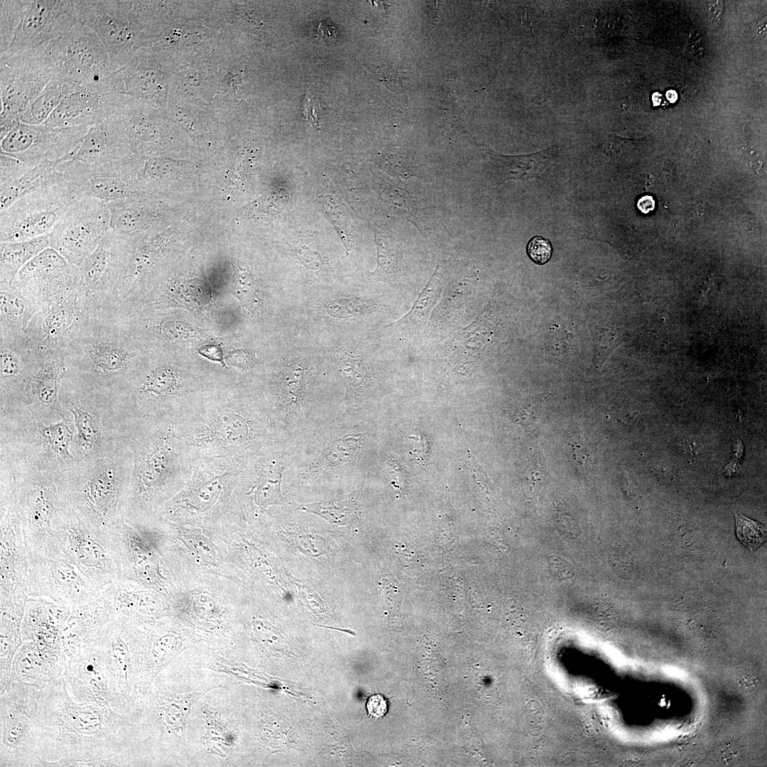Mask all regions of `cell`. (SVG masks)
I'll return each mask as SVG.
<instances>
[{
  "instance_id": "cell-1",
  "label": "cell",
  "mask_w": 767,
  "mask_h": 767,
  "mask_svg": "<svg viewBox=\"0 0 767 767\" xmlns=\"http://www.w3.org/2000/svg\"><path fill=\"white\" fill-rule=\"evenodd\" d=\"M36 735L43 766H143L131 716L75 702L63 675L42 691Z\"/></svg>"
},
{
  "instance_id": "cell-2",
  "label": "cell",
  "mask_w": 767,
  "mask_h": 767,
  "mask_svg": "<svg viewBox=\"0 0 767 767\" xmlns=\"http://www.w3.org/2000/svg\"><path fill=\"white\" fill-rule=\"evenodd\" d=\"M266 410L236 396L202 401L174 422L179 446L190 462L205 457L248 459L273 436Z\"/></svg>"
},
{
  "instance_id": "cell-3",
  "label": "cell",
  "mask_w": 767,
  "mask_h": 767,
  "mask_svg": "<svg viewBox=\"0 0 767 767\" xmlns=\"http://www.w3.org/2000/svg\"><path fill=\"white\" fill-rule=\"evenodd\" d=\"M131 437L134 463L123 517L134 519L149 513L167 494L184 486L190 462L179 446L174 421L137 420Z\"/></svg>"
},
{
  "instance_id": "cell-4",
  "label": "cell",
  "mask_w": 767,
  "mask_h": 767,
  "mask_svg": "<svg viewBox=\"0 0 767 767\" xmlns=\"http://www.w3.org/2000/svg\"><path fill=\"white\" fill-rule=\"evenodd\" d=\"M225 683L201 685L186 692H173L163 669L140 698L131 719L140 734L147 766H169L173 759H193L187 739L191 713L209 692L227 687Z\"/></svg>"
},
{
  "instance_id": "cell-5",
  "label": "cell",
  "mask_w": 767,
  "mask_h": 767,
  "mask_svg": "<svg viewBox=\"0 0 767 767\" xmlns=\"http://www.w3.org/2000/svg\"><path fill=\"white\" fill-rule=\"evenodd\" d=\"M138 357L114 315L89 317L65 354L67 374L110 392L129 381Z\"/></svg>"
},
{
  "instance_id": "cell-6",
  "label": "cell",
  "mask_w": 767,
  "mask_h": 767,
  "mask_svg": "<svg viewBox=\"0 0 767 767\" xmlns=\"http://www.w3.org/2000/svg\"><path fill=\"white\" fill-rule=\"evenodd\" d=\"M116 528L98 531L69 506L55 533L59 547L99 592L124 578Z\"/></svg>"
},
{
  "instance_id": "cell-7",
  "label": "cell",
  "mask_w": 767,
  "mask_h": 767,
  "mask_svg": "<svg viewBox=\"0 0 767 767\" xmlns=\"http://www.w3.org/2000/svg\"><path fill=\"white\" fill-rule=\"evenodd\" d=\"M44 687L11 680L0 692V766H43L38 746V709Z\"/></svg>"
},
{
  "instance_id": "cell-8",
  "label": "cell",
  "mask_w": 767,
  "mask_h": 767,
  "mask_svg": "<svg viewBox=\"0 0 767 767\" xmlns=\"http://www.w3.org/2000/svg\"><path fill=\"white\" fill-rule=\"evenodd\" d=\"M139 625L112 619L102 633L97 647L102 656L113 709L131 715L136 708L141 693Z\"/></svg>"
},
{
  "instance_id": "cell-9",
  "label": "cell",
  "mask_w": 767,
  "mask_h": 767,
  "mask_svg": "<svg viewBox=\"0 0 767 767\" xmlns=\"http://www.w3.org/2000/svg\"><path fill=\"white\" fill-rule=\"evenodd\" d=\"M47 44L0 58L1 127L19 121L55 75Z\"/></svg>"
},
{
  "instance_id": "cell-10",
  "label": "cell",
  "mask_w": 767,
  "mask_h": 767,
  "mask_svg": "<svg viewBox=\"0 0 767 767\" xmlns=\"http://www.w3.org/2000/svg\"><path fill=\"white\" fill-rule=\"evenodd\" d=\"M25 590L30 599L45 600L72 609L100 594L59 545L45 554L28 557Z\"/></svg>"
},
{
  "instance_id": "cell-11",
  "label": "cell",
  "mask_w": 767,
  "mask_h": 767,
  "mask_svg": "<svg viewBox=\"0 0 767 767\" xmlns=\"http://www.w3.org/2000/svg\"><path fill=\"white\" fill-rule=\"evenodd\" d=\"M130 467L102 466L83 480L62 486L70 506L100 531H112L123 519Z\"/></svg>"
},
{
  "instance_id": "cell-12",
  "label": "cell",
  "mask_w": 767,
  "mask_h": 767,
  "mask_svg": "<svg viewBox=\"0 0 767 767\" xmlns=\"http://www.w3.org/2000/svg\"><path fill=\"white\" fill-rule=\"evenodd\" d=\"M75 198L65 180L22 197L1 211L0 243L50 234Z\"/></svg>"
},
{
  "instance_id": "cell-13",
  "label": "cell",
  "mask_w": 767,
  "mask_h": 767,
  "mask_svg": "<svg viewBox=\"0 0 767 767\" xmlns=\"http://www.w3.org/2000/svg\"><path fill=\"white\" fill-rule=\"evenodd\" d=\"M13 499L28 556L53 549L56 529L69 506L61 486L48 480H29L13 489Z\"/></svg>"
},
{
  "instance_id": "cell-14",
  "label": "cell",
  "mask_w": 767,
  "mask_h": 767,
  "mask_svg": "<svg viewBox=\"0 0 767 767\" xmlns=\"http://www.w3.org/2000/svg\"><path fill=\"white\" fill-rule=\"evenodd\" d=\"M80 22L94 31L116 70L126 64L139 40L140 22L148 21L139 1L77 0Z\"/></svg>"
},
{
  "instance_id": "cell-15",
  "label": "cell",
  "mask_w": 767,
  "mask_h": 767,
  "mask_svg": "<svg viewBox=\"0 0 767 767\" xmlns=\"http://www.w3.org/2000/svg\"><path fill=\"white\" fill-rule=\"evenodd\" d=\"M47 46L56 66L55 75L77 91L99 82L116 70L98 36L82 23L48 43Z\"/></svg>"
},
{
  "instance_id": "cell-16",
  "label": "cell",
  "mask_w": 767,
  "mask_h": 767,
  "mask_svg": "<svg viewBox=\"0 0 767 767\" xmlns=\"http://www.w3.org/2000/svg\"><path fill=\"white\" fill-rule=\"evenodd\" d=\"M80 283V268L48 247L21 268L11 285L39 311L75 298Z\"/></svg>"
},
{
  "instance_id": "cell-17",
  "label": "cell",
  "mask_w": 767,
  "mask_h": 767,
  "mask_svg": "<svg viewBox=\"0 0 767 767\" xmlns=\"http://www.w3.org/2000/svg\"><path fill=\"white\" fill-rule=\"evenodd\" d=\"M126 237L110 230L81 266L77 300L88 317L109 314L114 289L131 251Z\"/></svg>"
},
{
  "instance_id": "cell-18",
  "label": "cell",
  "mask_w": 767,
  "mask_h": 767,
  "mask_svg": "<svg viewBox=\"0 0 767 767\" xmlns=\"http://www.w3.org/2000/svg\"><path fill=\"white\" fill-rule=\"evenodd\" d=\"M247 459L236 457H205L190 462L184 489L165 506L164 513L179 511L195 515L209 513L238 484Z\"/></svg>"
},
{
  "instance_id": "cell-19",
  "label": "cell",
  "mask_w": 767,
  "mask_h": 767,
  "mask_svg": "<svg viewBox=\"0 0 767 767\" xmlns=\"http://www.w3.org/2000/svg\"><path fill=\"white\" fill-rule=\"evenodd\" d=\"M110 230L105 203L93 197H77L50 233V247L80 268Z\"/></svg>"
},
{
  "instance_id": "cell-20",
  "label": "cell",
  "mask_w": 767,
  "mask_h": 767,
  "mask_svg": "<svg viewBox=\"0 0 767 767\" xmlns=\"http://www.w3.org/2000/svg\"><path fill=\"white\" fill-rule=\"evenodd\" d=\"M89 127H53L44 123L27 124L20 121L0 138V153L31 164L70 160Z\"/></svg>"
},
{
  "instance_id": "cell-21",
  "label": "cell",
  "mask_w": 767,
  "mask_h": 767,
  "mask_svg": "<svg viewBox=\"0 0 767 767\" xmlns=\"http://www.w3.org/2000/svg\"><path fill=\"white\" fill-rule=\"evenodd\" d=\"M80 22L77 0H28L2 57L41 46L58 38Z\"/></svg>"
},
{
  "instance_id": "cell-22",
  "label": "cell",
  "mask_w": 767,
  "mask_h": 767,
  "mask_svg": "<svg viewBox=\"0 0 767 767\" xmlns=\"http://www.w3.org/2000/svg\"><path fill=\"white\" fill-rule=\"evenodd\" d=\"M88 319L76 296L58 306L38 311L23 335L42 361L52 355L65 356Z\"/></svg>"
},
{
  "instance_id": "cell-23",
  "label": "cell",
  "mask_w": 767,
  "mask_h": 767,
  "mask_svg": "<svg viewBox=\"0 0 767 767\" xmlns=\"http://www.w3.org/2000/svg\"><path fill=\"white\" fill-rule=\"evenodd\" d=\"M58 168L76 198L89 197L107 204L138 194L131 183L126 159L102 164L67 160L60 162Z\"/></svg>"
},
{
  "instance_id": "cell-24",
  "label": "cell",
  "mask_w": 767,
  "mask_h": 767,
  "mask_svg": "<svg viewBox=\"0 0 767 767\" xmlns=\"http://www.w3.org/2000/svg\"><path fill=\"white\" fill-rule=\"evenodd\" d=\"M126 97L100 81L65 97L44 124L53 127L91 126L118 115Z\"/></svg>"
},
{
  "instance_id": "cell-25",
  "label": "cell",
  "mask_w": 767,
  "mask_h": 767,
  "mask_svg": "<svg viewBox=\"0 0 767 767\" xmlns=\"http://www.w3.org/2000/svg\"><path fill=\"white\" fill-rule=\"evenodd\" d=\"M1 506L0 599L26 596L28 556L21 521L13 499Z\"/></svg>"
},
{
  "instance_id": "cell-26",
  "label": "cell",
  "mask_w": 767,
  "mask_h": 767,
  "mask_svg": "<svg viewBox=\"0 0 767 767\" xmlns=\"http://www.w3.org/2000/svg\"><path fill=\"white\" fill-rule=\"evenodd\" d=\"M197 705L201 714L203 729L199 741L198 754L202 757H214L220 766H232L238 739L232 712V698H218L212 696L210 691L198 701Z\"/></svg>"
},
{
  "instance_id": "cell-27",
  "label": "cell",
  "mask_w": 767,
  "mask_h": 767,
  "mask_svg": "<svg viewBox=\"0 0 767 767\" xmlns=\"http://www.w3.org/2000/svg\"><path fill=\"white\" fill-rule=\"evenodd\" d=\"M63 677L67 692L75 702L113 709L102 658L97 646L82 649L71 658L66 663Z\"/></svg>"
},
{
  "instance_id": "cell-28",
  "label": "cell",
  "mask_w": 767,
  "mask_h": 767,
  "mask_svg": "<svg viewBox=\"0 0 767 767\" xmlns=\"http://www.w3.org/2000/svg\"><path fill=\"white\" fill-rule=\"evenodd\" d=\"M273 440L249 457L239 475V481L251 483L247 494L260 508L283 503L281 494L283 474L285 469L283 452L276 450Z\"/></svg>"
},
{
  "instance_id": "cell-29",
  "label": "cell",
  "mask_w": 767,
  "mask_h": 767,
  "mask_svg": "<svg viewBox=\"0 0 767 767\" xmlns=\"http://www.w3.org/2000/svg\"><path fill=\"white\" fill-rule=\"evenodd\" d=\"M111 621L109 604L101 592L96 599L72 609L60 632L66 663L82 649L96 646Z\"/></svg>"
},
{
  "instance_id": "cell-30",
  "label": "cell",
  "mask_w": 767,
  "mask_h": 767,
  "mask_svg": "<svg viewBox=\"0 0 767 767\" xmlns=\"http://www.w3.org/2000/svg\"><path fill=\"white\" fill-rule=\"evenodd\" d=\"M108 90L158 104L164 91V73L156 59L137 56L101 80Z\"/></svg>"
},
{
  "instance_id": "cell-31",
  "label": "cell",
  "mask_w": 767,
  "mask_h": 767,
  "mask_svg": "<svg viewBox=\"0 0 767 767\" xmlns=\"http://www.w3.org/2000/svg\"><path fill=\"white\" fill-rule=\"evenodd\" d=\"M137 530L124 518L117 526L124 578L158 586L163 578L158 550L148 535L141 530Z\"/></svg>"
},
{
  "instance_id": "cell-32",
  "label": "cell",
  "mask_w": 767,
  "mask_h": 767,
  "mask_svg": "<svg viewBox=\"0 0 767 767\" xmlns=\"http://www.w3.org/2000/svg\"><path fill=\"white\" fill-rule=\"evenodd\" d=\"M42 359L25 341L23 335L0 337L1 394L4 398H26L32 376Z\"/></svg>"
},
{
  "instance_id": "cell-33",
  "label": "cell",
  "mask_w": 767,
  "mask_h": 767,
  "mask_svg": "<svg viewBox=\"0 0 767 767\" xmlns=\"http://www.w3.org/2000/svg\"><path fill=\"white\" fill-rule=\"evenodd\" d=\"M65 667L66 658L61 646L25 641L14 655L11 680L45 687L53 680L62 676Z\"/></svg>"
},
{
  "instance_id": "cell-34",
  "label": "cell",
  "mask_w": 767,
  "mask_h": 767,
  "mask_svg": "<svg viewBox=\"0 0 767 767\" xmlns=\"http://www.w3.org/2000/svg\"><path fill=\"white\" fill-rule=\"evenodd\" d=\"M123 578L100 592L106 598L112 619L138 624H148L164 611L159 597L150 590L131 589Z\"/></svg>"
},
{
  "instance_id": "cell-35",
  "label": "cell",
  "mask_w": 767,
  "mask_h": 767,
  "mask_svg": "<svg viewBox=\"0 0 767 767\" xmlns=\"http://www.w3.org/2000/svg\"><path fill=\"white\" fill-rule=\"evenodd\" d=\"M126 136L123 123L116 115L91 126L70 160L102 164L126 159Z\"/></svg>"
},
{
  "instance_id": "cell-36",
  "label": "cell",
  "mask_w": 767,
  "mask_h": 767,
  "mask_svg": "<svg viewBox=\"0 0 767 767\" xmlns=\"http://www.w3.org/2000/svg\"><path fill=\"white\" fill-rule=\"evenodd\" d=\"M28 599H0V692L10 682L13 659L23 643L21 624Z\"/></svg>"
},
{
  "instance_id": "cell-37",
  "label": "cell",
  "mask_w": 767,
  "mask_h": 767,
  "mask_svg": "<svg viewBox=\"0 0 767 767\" xmlns=\"http://www.w3.org/2000/svg\"><path fill=\"white\" fill-rule=\"evenodd\" d=\"M555 152L552 147L534 153L508 156L489 149L492 184L498 186L508 180L526 181L538 178L550 165Z\"/></svg>"
},
{
  "instance_id": "cell-38",
  "label": "cell",
  "mask_w": 767,
  "mask_h": 767,
  "mask_svg": "<svg viewBox=\"0 0 767 767\" xmlns=\"http://www.w3.org/2000/svg\"><path fill=\"white\" fill-rule=\"evenodd\" d=\"M60 162L62 161H43L37 164H31L18 178L0 185L1 211L29 193L63 182V175L58 168Z\"/></svg>"
},
{
  "instance_id": "cell-39",
  "label": "cell",
  "mask_w": 767,
  "mask_h": 767,
  "mask_svg": "<svg viewBox=\"0 0 767 767\" xmlns=\"http://www.w3.org/2000/svg\"><path fill=\"white\" fill-rule=\"evenodd\" d=\"M38 311L36 306L11 284L0 285V337L23 335Z\"/></svg>"
},
{
  "instance_id": "cell-40",
  "label": "cell",
  "mask_w": 767,
  "mask_h": 767,
  "mask_svg": "<svg viewBox=\"0 0 767 767\" xmlns=\"http://www.w3.org/2000/svg\"><path fill=\"white\" fill-rule=\"evenodd\" d=\"M65 374L64 355L45 357L30 381L25 399L43 407L54 406Z\"/></svg>"
},
{
  "instance_id": "cell-41",
  "label": "cell",
  "mask_w": 767,
  "mask_h": 767,
  "mask_svg": "<svg viewBox=\"0 0 767 767\" xmlns=\"http://www.w3.org/2000/svg\"><path fill=\"white\" fill-rule=\"evenodd\" d=\"M50 235L17 242L0 243V285L11 284L22 267L50 247Z\"/></svg>"
},
{
  "instance_id": "cell-42",
  "label": "cell",
  "mask_w": 767,
  "mask_h": 767,
  "mask_svg": "<svg viewBox=\"0 0 767 767\" xmlns=\"http://www.w3.org/2000/svg\"><path fill=\"white\" fill-rule=\"evenodd\" d=\"M305 377V368L300 360L293 359L284 366L276 382L274 403L268 413L271 420L281 418L288 406L300 400Z\"/></svg>"
},
{
  "instance_id": "cell-43",
  "label": "cell",
  "mask_w": 767,
  "mask_h": 767,
  "mask_svg": "<svg viewBox=\"0 0 767 767\" xmlns=\"http://www.w3.org/2000/svg\"><path fill=\"white\" fill-rule=\"evenodd\" d=\"M77 92L63 79L54 75L41 94L24 111L19 121L27 124L44 123L61 101Z\"/></svg>"
},
{
  "instance_id": "cell-44",
  "label": "cell",
  "mask_w": 767,
  "mask_h": 767,
  "mask_svg": "<svg viewBox=\"0 0 767 767\" xmlns=\"http://www.w3.org/2000/svg\"><path fill=\"white\" fill-rule=\"evenodd\" d=\"M335 361L337 369L346 386V396L352 398L366 384L369 372L362 359L345 349H339L335 352Z\"/></svg>"
},
{
  "instance_id": "cell-45",
  "label": "cell",
  "mask_w": 767,
  "mask_h": 767,
  "mask_svg": "<svg viewBox=\"0 0 767 767\" xmlns=\"http://www.w3.org/2000/svg\"><path fill=\"white\" fill-rule=\"evenodd\" d=\"M361 442L360 436L352 435L334 440L321 453L317 463V470L337 468L352 462Z\"/></svg>"
},
{
  "instance_id": "cell-46",
  "label": "cell",
  "mask_w": 767,
  "mask_h": 767,
  "mask_svg": "<svg viewBox=\"0 0 767 767\" xmlns=\"http://www.w3.org/2000/svg\"><path fill=\"white\" fill-rule=\"evenodd\" d=\"M39 434L49 452L59 460L71 459L69 446L73 432L70 424L65 420L55 423L38 427Z\"/></svg>"
},
{
  "instance_id": "cell-47",
  "label": "cell",
  "mask_w": 767,
  "mask_h": 767,
  "mask_svg": "<svg viewBox=\"0 0 767 767\" xmlns=\"http://www.w3.org/2000/svg\"><path fill=\"white\" fill-rule=\"evenodd\" d=\"M321 204L325 216L334 226L348 254L354 242L352 223L347 210L331 195L324 196Z\"/></svg>"
},
{
  "instance_id": "cell-48",
  "label": "cell",
  "mask_w": 767,
  "mask_h": 767,
  "mask_svg": "<svg viewBox=\"0 0 767 767\" xmlns=\"http://www.w3.org/2000/svg\"><path fill=\"white\" fill-rule=\"evenodd\" d=\"M307 511L318 514L330 523L343 525L352 520L357 512V504L352 498L322 501L301 506Z\"/></svg>"
},
{
  "instance_id": "cell-49",
  "label": "cell",
  "mask_w": 767,
  "mask_h": 767,
  "mask_svg": "<svg viewBox=\"0 0 767 767\" xmlns=\"http://www.w3.org/2000/svg\"><path fill=\"white\" fill-rule=\"evenodd\" d=\"M28 0L0 1V57L6 53Z\"/></svg>"
},
{
  "instance_id": "cell-50",
  "label": "cell",
  "mask_w": 767,
  "mask_h": 767,
  "mask_svg": "<svg viewBox=\"0 0 767 767\" xmlns=\"http://www.w3.org/2000/svg\"><path fill=\"white\" fill-rule=\"evenodd\" d=\"M375 310V305L354 296H341L327 301L325 310L330 317L347 320L364 316Z\"/></svg>"
},
{
  "instance_id": "cell-51",
  "label": "cell",
  "mask_w": 767,
  "mask_h": 767,
  "mask_svg": "<svg viewBox=\"0 0 767 767\" xmlns=\"http://www.w3.org/2000/svg\"><path fill=\"white\" fill-rule=\"evenodd\" d=\"M288 200L285 190L276 189L251 202L244 210L249 216L270 219L284 209Z\"/></svg>"
},
{
  "instance_id": "cell-52",
  "label": "cell",
  "mask_w": 767,
  "mask_h": 767,
  "mask_svg": "<svg viewBox=\"0 0 767 767\" xmlns=\"http://www.w3.org/2000/svg\"><path fill=\"white\" fill-rule=\"evenodd\" d=\"M441 290L440 281L437 278H431L418 296L410 311L397 322L403 325L425 320L430 309L437 301Z\"/></svg>"
},
{
  "instance_id": "cell-53",
  "label": "cell",
  "mask_w": 767,
  "mask_h": 767,
  "mask_svg": "<svg viewBox=\"0 0 767 767\" xmlns=\"http://www.w3.org/2000/svg\"><path fill=\"white\" fill-rule=\"evenodd\" d=\"M233 292L249 310L254 312L259 309V285L251 274L244 271L238 273L234 281Z\"/></svg>"
},
{
  "instance_id": "cell-54",
  "label": "cell",
  "mask_w": 767,
  "mask_h": 767,
  "mask_svg": "<svg viewBox=\"0 0 767 767\" xmlns=\"http://www.w3.org/2000/svg\"><path fill=\"white\" fill-rule=\"evenodd\" d=\"M736 535L749 550L754 551L766 541V531L761 523L735 512Z\"/></svg>"
},
{
  "instance_id": "cell-55",
  "label": "cell",
  "mask_w": 767,
  "mask_h": 767,
  "mask_svg": "<svg viewBox=\"0 0 767 767\" xmlns=\"http://www.w3.org/2000/svg\"><path fill=\"white\" fill-rule=\"evenodd\" d=\"M31 165V163L0 153V185L18 178L28 169Z\"/></svg>"
},
{
  "instance_id": "cell-56",
  "label": "cell",
  "mask_w": 767,
  "mask_h": 767,
  "mask_svg": "<svg viewBox=\"0 0 767 767\" xmlns=\"http://www.w3.org/2000/svg\"><path fill=\"white\" fill-rule=\"evenodd\" d=\"M527 253L535 263L543 265L548 262L552 255V246L548 239L536 236L527 245Z\"/></svg>"
},
{
  "instance_id": "cell-57",
  "label": "cell",
  "mask_w": 767,
  "mask_h": 767,
  "mask_svg": "<svg viewBox=\"0 0 767 767\" xmlns=\"http://www.w3.org/2000/svg\"><path fill=\"white\" fill-rule=\"evenodd\" d=\"M548 572L557 580L572 579L575 575L573 565L565 558L552 555L548 557Z\"/></svg>"
},
{
  "instance_id": "cell-58",
  "label": "cell",
  "mask_w": 767,
  "mask_h": 767,
  "mask_svg": "<svg viewBox=\"0 0 767 767\" xmlns=\"http://www.w3.org/2000/svg\"><path fill=\"white\" fill-rule=\"evenodd\" d=\"M228 361L231 365L242 371L249 370L256 364L254 353L244 349L232 352L228 357Z\"/></svg>"
},
{
  "instance_id": "cell-59",
  "label": "cell",
  "mask_w": 767,
  "mask_h": 767,
  "mask_svg": "<svg viewBox=\"0 0 767 767\" xmlns=\"http://www.w3.org/2000/svg\"><path fill=\"white\" fill-rule=\"evenodd\" d=\"M184 540L191 545L192 548L204 559L210 562L214 561V550L207 539L191 535L188 538H185Z\"/></svg>"
},
{
  "instance_id": "cell-60",
  "label": "cell",
  "mask_w": 767,
  "mask_h": 767,
  "mask_svg": "<svg viewBox=\"0 0 767 767\" xmlns=\"http://www.w3.org/2000/svg\"><path fill=\"white\" fill-rule=\"evenodd\" d=\"M321 111L322 109L318 101L314 99L312 96L310 97L308 94H305L303 101V114L305 119L311 126L320 127L319 114Z\"/></svg>"
},
{
  "instance_id": "cell-61",
  "label": "cell",
  "mask_w": 767,
  "mask_h": 767,
  "mask_svg": "<svg viewBox=\"0 0 767 767\" xmlns=\"http://www.w3.org/2000/svg\"><path fill=\"white\" fill-rule=\"evenodd\" d=\"M366 709L370 716L382 717L387 712V702L381 695H372L368 699Z\"/></svg>"
},
{
  "instance_id": "cell-62",
  "label": "cell",
  "mask_w": 767,
  "mask_h": 767,
  "mask_svg": "<svg viewBox=\"0 0 767 767\" xmlns=\"http://www.w3.org/2000/svg\"><path fill=\"white\" fill-rule=\"evenodd\" d=\"M637 207L641 212L648 214L654 210L655 201L652 197L646 195L638 200Z\"/></svg>"
},
{
  "instance_id": "cell-63",
  "label": "cell",
  "mask_w": 767,
  "mask_h": 767,
  "mask_svg": "<svg viewBox=\"0 0 767 767\" xmlns=\"http://www.w3.org/2000/svg\"><path fill=\"white\" fill-rule=\"evenodd\" d=\"M318 32L320 33L319 38H323L325 34H327L326 41H332L335 39V33L334 28L328 26L325 21H321L319 24Z\"/></svg>"
},
{
  "instance_id": "cell-64",
  "label": "cell",
  "mask_w": 767,
  "mask_h": 767,
  "mask_svg": "<svg viewBox=\"0 0 767 767\" xmlns=\"http://www.w3.org/2000/svg\"><path fill=\"white\" fill-rule=\"evenodd\" d=\"M666 96H667L668 99H669V100H670V101L671 102H675V101L676 100V99H677V94H676V92H675V91H673V90H669V91H668V92H667V94H666Z\"/></svg>"
}]
</instances>
